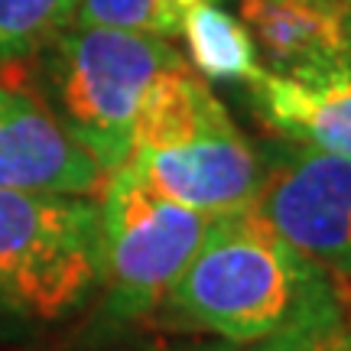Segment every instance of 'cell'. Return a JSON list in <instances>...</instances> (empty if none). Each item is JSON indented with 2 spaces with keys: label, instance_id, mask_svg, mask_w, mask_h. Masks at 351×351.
I'll use <instances>...</instances> for the list:
<instances>
[{
  "label": "cell",
  "instance_id": "30bf717a",
  "mask_svg": "<svg viewBox=\"0 0 351 351\" xmlns=\"http://www.w3.org/2000/svg\"><path fill=\"white\" fill-rule=\"evenodd\" d=\"M238 351H351V289L319 270L287 322Z\"/></svg>",
  "mask_w": 351,
  "mask_h": 351
},
{
  "label": "cell",
  "instance_id": "5b68a950",
  "mask_svg": "<svg viewBox=\"0 0 351 351\" xmlns=\"http://www.w3.org/2000/svg\"><path fill=\"white\" fill-rule=\"evenodd\" d=\"M98 199V280L111 315L134 322L156 313L212 218L163 195L127 160L108 176Z\"/></svg>",
  "mask_w": 351,
  "mask_h": 351
},
{
  "label": "cell",
  "instance_id": "7a4b0ae2",
  "mask_svg": "<svg viewBox=\"0 0 351 351\" xmlns=\"http://www.w3.org/2000/svg\"><path fill=\"white\" fill-rule=\"evenodd\" d=\"M127 163L208 218L247 208L261 192V156L186 62L163 69L147 88Z\"/></svg>",
  "mask_w": 351,
  "mask_h": 351
},
{
  "label": "cell",
  "instance_id": "2e32d148",
  "mask_svg": "<svg viewBox=\"0 0 351 351\" xmlns=\"http://www.w3.org/2000/svg\"><path fill=\"white\" fill-rule=\"evenodd\" d=\"M173 3V10L182 16V10H189V7H195V3H205V0H169Z\"/></svg>",
  "mask_w": 351,
  "mask_h": 351
},
{
  "label": "cell",
  "instance_id": "3957f363",
  "mask_svg": "<svg viewBox=\"0 0 351 351\" xmlns=\"http://www.w3.org/2000/svg\"><path fill=\"white\" fill-rule=\"evenodd\" d=\"M49 46L52 111L104 173H114L130 156L147 88L182 56L156 33L82 23L65 26Z\"/></svg>",
  "mask_w": 351,
  "mask_h": 351
},
{
  "label": "cell",
  "instance_id": "8992f818",
  "mask_svg": "<svg viewBox=\"0 0 351 351\" xmlns=\"http://www.w3.org/2000/svg\"><path fill=\"white\" fill-rule=\"evenodd\" d=\"M257 212L306 261L351 289V160L306 143L261 153Z\"/></svg>",
  "mask_w": 351,
  "mask_h": 351
},
{
  "label": "cell",
  "instance_id": "8fae6325",
  "mask_svg": "<svg viewBox=\"0 0 351 351\" xmlns=\"http://www.w3.org/2000/svg\"><path fill=\"white\" fill-rule=\"evenodd\" d=\"M179 33L186 36L189 56L205 78L251 85L254 75L263 69L247 26L238 16L221 10L215 0H205V3L182 10Z\"/></svg>",
  "mask_w": 351,
  "mask_h": 351
},
{
  "label": "cell",
  "instance_id": "6da1fadb",
  "mask_svg": "<svg viewBox=\"0 0 351 351\" xmlns=\"http://www.w3.org/2000/svg\"><path fill=\"white\" fill-rule=\"evenodd\" d=\"M322 267L274 231L257 205L215 215L156 313L173 328L254 345L283 326Z\"/></svg>",
  "mask_w": 351,
  "mask_h": 351
},
{
  "label": "cell",
  "instance_id": "ba28073f",
  "mask_svg": "<svg viewBox=\"0 0 351 351\" xmlns=\"http://www.w3.org/2000/svg\"><path fill=\"white\" fill-rule=\"evenodd\" d=\"M263 69L287 78H319L351 59L339 0H238Z\"/></svg>",
  "mask_w": 351,
  "mask_h": 351
},
{
  "label": "cell",
  "instance_id": "4fadbf2b",
  "mask_svg": "<svg viewBox=\"0 0 351 351\" xmlns=\"http://www.w3.org/2000/svg\"><path fill=\"white\" fill-rule=\"evenodd\" d=\"M72 23L173 36L179 33V13L169 0H78Z\"/></svg>",
  "mask_w": 351,
  "mask_h": 351
},
{
  "label": "cell",
  "instance_id": "7c38bea8",
  "mask_svg": "<svg viewBox=\"0 0 351 351\" xmlns=\"http://www.w3.org/2000/svg\"><path fill=\"white\" fill-rule=\"evenodd\" d=\"M78 0H0V62H16L72 26Z\"/></svg>",
  "mask_w": 351,
  "mask_h": 351
},
{
  "label": "cell",
  "instance_id": "52a82bcc",
  "mask_svg": "<svg viewBox=\"0 0 351 351\" xmlns=\"http://www.w3.org/2000/svg\"><path fill=\"white\" fill-rule=\"evenodd\" d=\"M108 176L29 75L0 62V189L98 199Z\"/></svg>",
  "mask_w": 351,
  "mask_h": 351
},
{
  "label": "cell",
  "instance_id": "9a60e30c",
  "mask_svg": "<svg viewBox=\"0 0 351 351\" xmlns=\"http://www.w3.org/2000/svg\"><path fill=\"white\" fill-rule=\"evenodd\" d=\"M339 16H341V36H345V46H348L351 56V0H339Z\"/></svg>",
  "mask_w": 351,
  "mask_h": 351
},
{
  "label": "cell",
  "instance_id": "5bb4252c",
  "mask_svg": "<svg viewBox=\"0 0 351 351\" xmlns=\"http://www.w3.org/2000/svg\"><path fill=\"white\" fill-rule=\"evenodd\" d=\"M124 351H238V345L221 339L212 341H199V339H160V341H143V345H134V348Z\"/></svg>",
  "mask_w": 351,
  "mask_h": 351
},
{
  "label": "cell",
  "instance_id": "9c48e42d",
  "mask_svg": "<svg viewBox=\"0 0 351 351\" xmlns=\"http://www.w3.org/2000/svg\"><path fill=\"white\" fill-rule=\"evenodd\" d=\"M263 121L287 140L351 160V59L319 78L261 69L251 82Z\"/></svg>",
  "mask_w": 351,
  "mask_h": 351
},
{
  "label": "cell",
  "instance_id": "277c9868",
  "mask_svg": "<svg viewBox=\"0 0 351 351\" xmlns=\"http://www.w3.org/2000/svg\"><path fill=\"white\" fill-rule=\"evenodd\" d=\"M98 199L0 189V319L52 322L98 283Z\"/></svg>",
  "mask_w": 351,
  "mask_h": 351
}]
</instances>
